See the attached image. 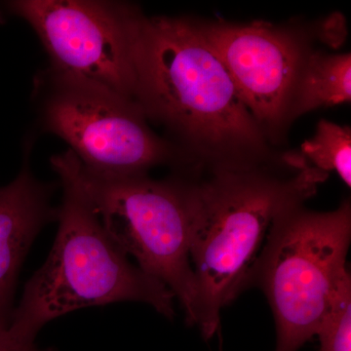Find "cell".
Here are the masks:
<instances>
[{"label":"cell","mask_w":351,"mask_h":351,"mask_svg":"<svg viewBox=\"0 0 351 351\" xmlns=\"http://www.w3.org/2000/svg\"><path fill=\"white\" fill-rule=\"evenodd\" d=\"M32 147L27 141L17 177L0 186V331L10 323L21 269L32 243L44 226L58 219V208L51 204L56 184L32 174Z\"/></svg>","instance_id":"9c48e42d"},{"label":"cell","mask_w":351,"mask_h":351,"mask_svg":"<svg viewBox=\"0 0 351 351\" xmlns=\"http://www.w3.org/2000/svg\"><path fill=\"white\" fill-rule=\"evenodd\" d=\"M313 169L328 175L335 172L348 188L351 186V131L328 120H321L315 135L302 147Z\"/></svg>","instance_id":"8fae6325"},{"label":"cell","mask_w":351,"mask_h":351,"mask_svg":"<svg viewBox=\"0 0 351 351\" xmlns=\"http://www.w3.org/2000/svg\"><path fill=\"white\" fill-rule=\"evenodd\" d=\"M1 7V15L20 18L34 29L53 71L135 101V48L144 16L135 6L104 0H14Z\"/></svg>","instance_id":"52a82bcc"},{"label":"cell","mask_w":351,"mask_h":351,"mask_svg":"<svg viewBox=\"0 0 351 351\" xmlns=\"http://www.w3.org/2000/svg\"><path fill=\"white\" fill-rule=\"evenodd\" d=\"M327 176L302 167L283 179L248 166H223L204 181L178 179L197 286L196 326L205 339L218 330L223 307L251 286L277 223L311 197Z\"/></svg>","instance_id":"6da1fadb"},{"label":"cell","mask_w":351,"mask_h":351,"mask_svg":"<svg viewBox=\"0 0 351 351\" xmlns=\"http://www.w3.org/2000/svg\"><path fill=\"white\" fill-rule=\"evenodd\" d=\"M351 99L350 53H313L304 58L288 112L299 117L316 108L348 103Z\"/></svg>","instance_id":"30bf717a"},{"label":"cell","mask_w":351,"mask_h":351,"mask_svg":"<svg viewBox=\"0 0 351 351\" xmlns=\"http://www.w3.org/2000/svg\"><path fill=\"white\" fill-rule=\"evenodd\" d=\"M351 239V207L314 212L302 204L272 230L252 285L265 293L276 326V351H298L316 336L339 284Z\"/></svg>","instance_id":"277c9868"},{"label":"cell","mask_w":351,"mask_h":351,"mask_svg":"<svg viewBox=\"0 0 351 351\" xmlns=\"http://www.w3.org/2000/svg\"><path fill=\"white\" fill-rule=\"evenodd\" d=\"M40 128L69 145L83 167L110 175L147 174L175 159L134 101L46 68L34 78Z\"/></svg>","instance_id":"8992f818"},{"label":"cell","mask_w":351,"mask_h":351,"mask_svg":"<svg viewBox=\"0 0 351 351\" xmlns=\"http://www.w3.org/2000/svg\"><path fill=\"white\" fill-rule=\"evenodd\" d=\"M197 25L258 125L282 121L304 61L297 39L265 23Z\"/></svg>","instance_id":"ba28073f"},{"label":"cell","mask_w":351,"mask_h":351,"mask_svg":"<svg viewBox=\"0 0 351 351\" xmlns=\"http://www.w3.org/2000/svg\"><path fill=\"white\" fill-rule=\"evenodd\" d=\"M63 154L110 239L136 258L143 271L169 289L181 304L188 324L196 326L197 286L179 180L101 174L83 167L69 149Z\"/></svg>","instance_id":"5b68a950"},{"label":"cell","mask_w":351,"mask_h":351,"mask_svg":"<svg viewBox=\"0 0 351 351\" xmlns=\"http://www.w3.org/2000/svg\"><path fill=\"white\" fill-rule=\"evenodd\" d=\"M50 162L63 189L59 228L47 260L25 284L6 332L34 341L43 327L64 314L119 302H145L173 319V293L131 263L110 239L64 154Z\"/></svg>","instance_id":"3957f363"},{"label":"cell","mask_w":351,"mask_h":351,"mask_svg":"<svg viewBox=\"0 0 351 351\" xmlns=\"http://www.w3.org/2000/svg\"><path fill=\"white\" fill-rule=\"evenodd\" d=\"M316 336L321 351H351V277L339 284Z\"/></svg>","instance_id":"7c38bea8"},{"label":"cell","mask_w":351,"mask_h":351,"mask_svg":"<svg viewBox=\"0 0 351 351\" xmlns=\"http://www.w3.org/2000/svg\"><path fill=\"white\" fill-rule=\"evenodd\" d=\"M135 69V101L147 119L209 152L248 151L262 145L261 126L191 21L143 16Z\"/></svg>","instance_id":"7a4b0ae2"},{"label":"cell","mask_w":351,"mask_h":351,"mask_svg":"<svg viewBox=\"0 0 351 351\" xmlns=\"http://www.w3.org/2000/svg\"><path fill=\"white\" fill-rule=\"evenodd\" d=\"M0 351H55L53 350H40L34 341H21L6 332L0 331Z\"/></svg>","instance_id":"4fadbf2b"}]
</instances>
